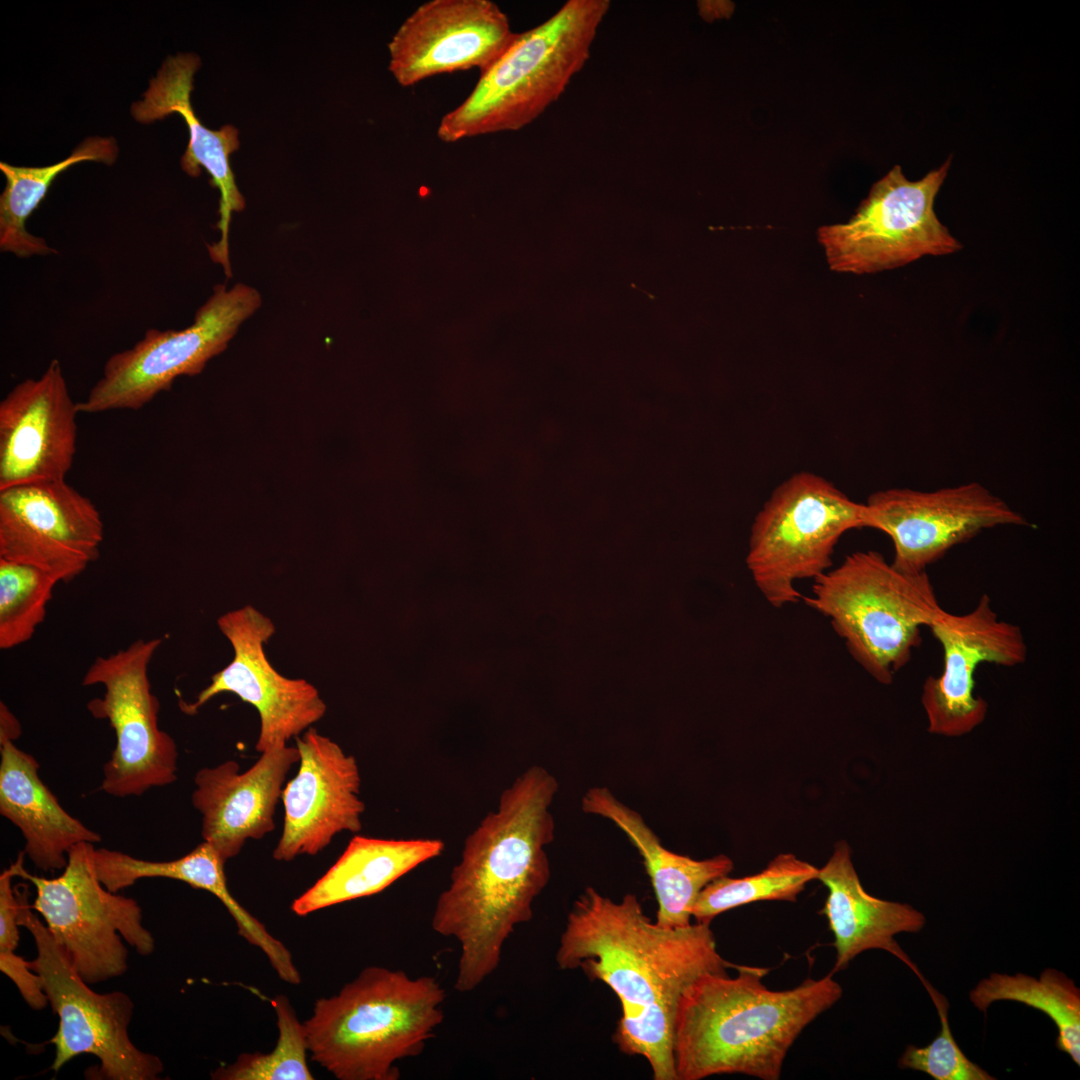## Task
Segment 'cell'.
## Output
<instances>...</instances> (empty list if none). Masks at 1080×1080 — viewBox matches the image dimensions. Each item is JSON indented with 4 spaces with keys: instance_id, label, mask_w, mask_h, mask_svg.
Instances as JSON below:
<instances>
[{
    "instance_id": "1",
    "label": "cell",
    "mask_w": 1080,
    "mask_h": 1080,
    "mask_svg": "<svg viewBox=\"0 0 1080 1080\" xmlns=\"http://www.w3.org/2000/svg\"><path fill=\"white\" fill-rule=\"evenodd\" d=\"M555 958L560 969H581L616 994L615 1042L642 1056L655 1080H677L674 1026L684 991L703 974L739 966L719 954L709 923L661 927L635 894L614 901L593 887L574 901Z\"/></svg>"
},
{
    "instance_id": "2",
    "label": "cell",
    "mask_w": 1080,
    "mask_h": 1080,
    "mask_svg": "<svg viewBox=\"0 0 1080 1080\" xmlns=\"http://www.w3.org/2000/svg\"><path fill=\"white\" fill-rule=\"evenodd\" d=\"M556 778L533 765L500 795L466 837L448 887L438 896L432 929L460 946L454 988L467 993L498 968L503 946L533 915L535 899L547 886L546 847L554 840L550 807Z\"/></svg>"
},
{
    "instance_id": "3",
    "label": "cell",
    "mask_w": 1080,
    "mask_h": 1080,
    "mask_svg": "<svg viewBox=\"0 0 1080 1080\" xmlns=\"http://www.w3.org/2000/svg\"><path fill=\"white\" fill-rule=\"evenodd\" d=\"M737 970L735 977L703 974L682 994L673 1043L677 1080L719 1074L779 1079L794 1041L843 993L831 974L772 991L761 982L767 970Z\"/></svg>"
},
{
    "instance_id": "4",
    "label": "cell",
    "mask_w": 1080,
    "mask_h": 1080,
    "mask_svg": "<svg viewBox=\"0 0 1080 1080\" xmlns=\"http://www.w3.org/2000/svg\"><path fill=\"white\" fill-rule=\"evenodd\" d=\"M445 997L433 976L366 967L316 1001L304 1022L308 1052L339 1080H398L396 1063L421 1054L443 1022Z\"/></svg>"
},
{
    "instance_id": "5",
    "label": "cell",
    "mask_w": 1080,
    "mask_h": 1080,
    "mask_svg": "<svg viewBox=\"0 0 1080 1080\" xmlns=\"http://www.w3.org/2000/svg\"><path fill=\"white\" fill-rule=\"evenodd\" d=\"M609 0H568L540 25L517 34L470 94L439 122L446 143L517 131L559 99L584 67Z\"/></svg>"
},
{
    "instance_id": "6",
    "label": "cell",
    "mask_w": 1080,
    "mask_h": 1080,
    "mask_svg": "<svg viewBox=\"0 0 1080 1080\" xmlns=\"http://www.w3.org/2000/svg\"><path fill=\"white\" fill-rule=\"evenodd\" d=\"M802 600L829 619L854 660L890 684L944 612L927 571L907 572L877 551H856L813 580Z\"/></svg>"
},
{
    "instance_id": "7",
    "label": "cell",
    "mask_w": 1080,
    "mask_h": 1080,
    "mask_svg": "<svg viewBox=\"0 0 1080 1080\" xmlns=\"http://www.w3.org/2000/svg\"><path fill=\"white\" fill-rule=\"evenodd\" d=\"M866 528L864 503L850 499L826 478L800 471L779 484L754 517L746 565L774 608L802 600L798 581L832 567L841 537Z\"/></svg>"
},
{
    "instance_id": "8",
    "label": "cell",
    "mask_w": 1080,
    "mask_h": 1080,
    "mask_svg": "<svg viewBox=\"0 0 1080 1080\" xmlns=\"http://www.w3.org/2000/svg\"><path fill=\"white\" fill-rule=\"evenodd\" d=\"M95 849L88 842L75 845L68 852L63 872L55 878L29 873L24 868V850L10 865L14 876L35 887L31 907L43 917L51 935L88 984L126 972L128 950L122 937L142 956L155 949L152 934L143 926L139 904L101 883Z\"/></svg>"
},
{
    "instance_id": "9",
    "label": "cell",
    "mask_w": 1080,
    "mask_h": 1080,
    "mask_svg": "<svg viewBox=\"0 0 1080 1080\" xmlns=\"http://www.w3.org/2000/svg\"><path fill=\"white\" fill-rule=\"evenodd\" d=\"M21 887L16 886L18 923L31 933L37 951L28 965L41 977L48 1002L59 1018L57 1032L50 1040L56 1052L51 1069L57 1072L74 1057L91 1054L100 1061V1079H158L164 1070L160 1058L139 1050L129 1038L132 999L121 991L99 994L89 988L47 926L32 913L27 888Z\"/></svg>"
},
{
    "instance_id": "10",
    "label": "cell",
    "mask_w": 1080,
    "mask_h": 1080,
    "mask_svg": "<svg viewBox=\"0 0 1080 1080\" xmlns=\"http://www.w3.org/2000/svg\"><path fill=\"white\" fill-rule=\"evenodd\" d=\"M261 303L253 287L239 283L227 289L217 284L190 326L151 328L133 347L111 355L87 397L77 402L79 413L139 410L168 391L176 378L200 374Z\"/></svg>"
},
{
    "instance_id": "11",
    "label": "cell",
    "mask_w": 1080,
    "mask_h": 1080,
    "mask_svg": "<svg viewBox=\"0 0 1080 1080\" xmlns=\"http://www.w3.org/2000/svg\"><path fill=\"white\" fill-rule=\"evenodd\" d=\"M950 162L917 181L908 180L896 165L873 184L847 222L818 228L830 269L870 274L960 250L961 243L934 211Z\"/></svg>"
},
{
    "instance_id": "12",
    "label": "cell",
    "mask_w": 1080,
    "mask_h": 1080,
    "mask_svg": "<svg viewBox=\"0 0 1080 1080\" xmlns=\"http://www.w3.org/2000/svg\"><path fill=\"white\" fill-rule=\"evenodd\" d=\"M161 639H138L108 656H99L82 684L102 685L104 694L87 703L90 714L108 720L115 748L103 767L101 789L114 797L140 796L177 778L178 750L158 725L160 704L151 691L149 664Z\"/></svg>"
},
{
    "instance_id": "13",
    "label": "cell",
    "mask_w": 1080,
    "mask_h": 1080,
    "mask_svg": "<svg viewBox=\"0 0 1080 1080\" xmlns=\"http://www.w3.org/2000/svg\"><path fill=\"white\" fill-rule=\"evenodd\" d=\"M866 528L889 536L892 564L907 572L926 571L953 547L986 529L1029 526V521L978 482L935 491L889 488L864 503Z\"/></svg>"
},
{
    "instance_id": "14",
    "label": "cell",
    "mask_w": 1080,
    "mask_h": 1080,
    "mask_svg": "<svg viewBox=\"0 0 1080 1080\" xmlns=\"http://www.w3.org/2000/svg\"><path fill=\"white\" fill-rule=\"evenodd\" d=\"M217 625L233 648V659L211 677L194 702L181 703L185 713H196L218 694L237 695L258 711L259 753L287 745L325 715L326 704L315 686L281 675L267 659L264 644L275 633L270 618L248 605L223 614Z\"/></svg>"
},
{
    "instance_id": "15",
    "label": "cell",
    "mask_w": 1080,
    "mask_h": 1080,
    "mask_svg": "<svg viewBox=\"0 0 1080 1080\" xmlns=\"http://www.w3.org/2000/svg\"><path fill=\"white\" fill-rule=\"evenodd\" d=\"M103 537L99 510L66 480L0 490V558L69 582L98 559Z\"/></svg>"
},
{
    "instance_id": "16",
    "label": "cell",
    "mask_w": 1080,
    "mask_h": 1080,
    "mask_svg": "<svg viewBox=\"0 0 1080 1080\" xmlns=\"http://www.w3.org/2000/svg\"><path fill=\"white\" fill-rule=\"evenodd\" d=\"M929 629L942 647L943 669L939 676H929L922 688L928 730L961 736L981 724L988 709L986 701L974 694L977 667L1021 665L1028 647L1020 626L999 619L988 594L965 614L944 610Z\"/></svg>"
},
{
    "instance_id": "17",
    "label": "cell",
    "mask_w": 1080,
    "mask_h": 1080,
    "mask_svg": "<svg viewBox=\"0 0 1080 1080\" xmlns=\"http://www.w3.org/2000/svg\"><path fill=\"white\" fill-rule=\"evenodd\" d=\"M517 36L490 0H430L418 6L388 44V69L403 87L445 73L490 67Z\"/></svg>"
},
{
    "instance_id": "18",
    "label": "cell",
    "mask_w": 1080,
    "mask_h": 1080,
    "mask_svg": "<svg viewBox=\"0 0 1080 1080\" xmlns=\"http://www.w3.org/2000/svg\"><path fill=\"white\" fill-rule=\"evenodd\" d=\"M299 768L283 788L284 823L273 851L277 861L316 855L334 836L362 828L365 804L361 777L353 755L313 728L296 737Z\"/></svg>"
},
{
    "instance_id": "19",
    "label": "cell",
    "mask_w": 1080,
    "mask_h": 1080,
    "mask_svg": "<svg viewBox=\"0 0 1080 1080\" xmlns=\"http://www.w3.org/2000/svg\"><path fill=\"white\" fill-rule=\"evenodd\" d=\"M77 402L61 363L17 385L0 402V490L65 480L76 454Z\"/></svg>"
},
{
    "instance_id": "20",
    "label": "cell",
    "mask_w": 1080,
    "mask_h": 1080,
    "mask_svg": "<svg viewBox=\"0 0 1080 1080\" xmlns=\"http://www.w3.org/2000/svg\"><path fill=\"white\" fill-rule=\"evenodd\" d=\"M299 758L296 746L285 745L262 752L245 772L228 760L196 773L192 803L202 816V838L225 862L248 839H261L274 829L276 804Z\"/></svg>"
},
{
    "instance_id": "21",
    "label": "cell",
    "mask_w": 1080,
    "mask_h": 1080,
    "mask_svg": "<svg viewBox=\"0 0 1080 1080\" xmlns=\"http://www.w3.org/2000/svg\"><path fill=\"white\" fill-rule=\"evenodd\" d=\"M200 67L195 53H178L168 57L149 82L143 99L134 102L131 114L142 124L163 119L179 113L189 132V143L181 157V167L189 176L197 177L201 167L211 176V185L220 192L217 228L221 233L218 242L207 245L211 260L220 264L225 275L232 276L229 258V227L233 212L245 208V199L239 191L230 165V155L239 147V132L226 124L211 130L195 115L191 105L193 76Z\"/></svg>"
},
{
    "instance_id": "22",
    "label": "cell",
    "mask_w": 1080,
    "mask_h": 1080,
    "mask_svg": "<svg viewBox=\"0 0 1080 1080\" xmlns=\"http://www.w3.org/2000/svg\"><path fill=\"white\" fill-rule=\"evenodd\" d=\"M817 879L828 888L823 912L834 936L836 959L832 973L845 969L862 952L880 949L891 953L923 979L895 940L900 933H918L924 928L926 918L922 912L866 892L844 841L836 844L828 862L819 869Z\"/></svg>"
},
{
    "instance_id": "23",
    "label": "cell",
    "mask_w": 1080,
    "mask_h": 1080,
    "mask_svg": "<svg viewBox=\"0 0 1080 1080\" xmlns=\"http://www.w3.org/2000/svg\"><path fill=\"white\" fill-rule=\"evenodd\" d=\"M581 807L585 813L613 822L636 848L656 896L655 923L661 927L690 925L692 908L701 890L733 869V862L726 855L696 860L668 850L643 817L607 787L589 788L583 794Z\"/></svg>"
},
{
    "instance_id": "24",
    "label": "cell",
    "mask_w": 1080,
    "mask_h": 1080,
    "mask_svg": "<svg viewBox=\"0 0 1080 1080\" xmlns=\"http://www.w3.org/2000/svg\"><path fill=\"white\" fill-rule=\"evenodd\" d=\"M0 813L25 839L24 852L43 871L64 869L77 844L101 835L70 815L39 776V763L14 741L0 742Z\"/></svg>"
},
{
    "instance_id": "25",
    "label": "cell",
    "mask_w": 1080,
    "mask_h": 1080,
    "mask_svg": "<svg viewBox=\"0 0 1080 1080\" xmlns=\"http://www.w3.org/2000/svg\"><path fill=\"white\" fill-rule=\"evenodd\" d=\"M94 857L101 883L115 893L139 879L160 877L179 880L213 894L234 919L238 933L263 951L283 981L290 984L301 981L290 951L232 896L226 882L225 861L209 843L203 841L188 854L169 861L139 859L106 848L95 849Z\"/></svg>"
},
{
    "instance_id": "26",
    "label": "cell",
    "mask_w": 1080,
    "mask_h": 1080,
    "mask_svg": "<svg viewBox=\"0 0 1080 1080\" xmlns=\"http://www.w3.org/2000/svg\"><path fill=\"white\" fill-rule=\"evenodd\" d=\"M435 838L383 839L356 835L337 861L297 897L292 911L306 916L336 904L377 894L419 865L442 854Z\"/></svg>"
},
{
    "instance_id": "27",
    "label": "cell",
    "mask_w": 1080,
    "mask_h": 1080,
    "mask_svg": "<svg viewBox=\"0 0 1080 1080\" xmlns=\"http://www.w3.org/2000/svg\"><path fill=\"white\" fill-rule=\"evenodd\" d=\"M118 154L113 137H88L64 160L43 167L0 162L6 184L0 195V250L19 258L57 254L42 237L26 229V221L45 198L59 174L82 161L112 165Z\"/></svg>"
},
{
    "instance_id": "28",
    "label": "cell",
    "mask_w": 1080,
    "mask_h": 1080,
    "mask_svg": "<svg viewBox=\"0 0 1080 1080\" xmlns=\"http://www.w3.org/2000/svg\"><path fill=\"white\" fill-rule=\"evenodd\" d=\"M969 999L981 1012L1002 1000L1040 1010L1058 1030L1056 1047L1080 1065V989L1063 972L1047 968L1039 978L1024 973L994 972L977 983Z\"/></svg>"
},
{
    "instance_id": "29",
    "label": "cell",
    "mask_w": 1080,
    "mask_h": 1080,
    "mask_svg": "<svg viewBox=\"0 0 1080 1080\" xmlns=\"http://www.w3.org/2000/svg\"><path fill=\"white\" fill-rule=\"evenodd\" d=\"M818 873V868L793 854H779L757 874L742 878L725 875L707 884L696 899L692 917L710 924L719 914L752 902H794Z\"/></svg>"
},
{
    "instance_id": "30",
    "label": "cell",
    "mask_w": 1080,
    "mask_h": 1080,
    "mask_svg": "<svg viewBox=\"0 0 1080 1080\" xmlns=\"http://www.w3.org/2000/svg\"><path fill=\"white\" fill-rule=\"evenodd\" d=\"M59 580L38 567L0 558V648L29 641L44 621Z\"/></svg>"
},
{
    "instance_id": "31",
    "label": "cell",
    "mask_w": 1080,
    "mask_h": 1080,
    "mask_svg": "<svg viewBox=\"0 0 1080 1080\" xmlns=\"http://www.w3.org/2000/svg\"><path fill=\"white\" fill-rule=\"evenodd\" d=\"M277 1017L279 1036L269 1053H242L227 1066L217 1068L215 1080H312L307 1064V1037L288 999L278 995L271 1000Z\"/></svg>"
},
{
    "instance_id": "32",
    "label": "cell",
    "mask_w": 1080,
    "mask_h": 1080,
    "mask_svg": "<svg viewBox=\"0 0 1080 1080\" xmlns=\"http://www.w3.org/2000/svg\"><path fill=\"white\" fill-rule=\"evenodd\" d=\"M924 984L938 1010L941 1029L927 1046L908 1045L899 1067L924 1072L935 1080H995L960 1049L949 1026L946 1001L927 982Z\"/></svg>"
},
{
    "instance_id": "33",
    "label": "cell",
    "mask_w": 1080,
    "mask_h": 1080,
    "mask_svg": "<svg viewBox=\"0 0 1080 1080\" xmlns=\"http://www.w3.org/2000/svg\"><path fill=\"white\" fill-rule=\"evenodd\" d=\"M21 734V725L8 707L0 704V742L14 741Z\"/></svg>"
},
{
    "instance_id": "34",
    "label": "cell",
    "mask_w": 1080,
    "mask_h": 1080,
    "mask_svg": "<svg viewBox=\"0 0 1080 1080\" xmlns=\"http://www.w3.org/2000/svg\"><path fill=\"white\" fill-rule=\"evenodd\" d=\"M698 6L700 14L705 20L726 17L731 12L730 4L725 1H702L699 2Z\"/></svg>"
}]
</instances>
